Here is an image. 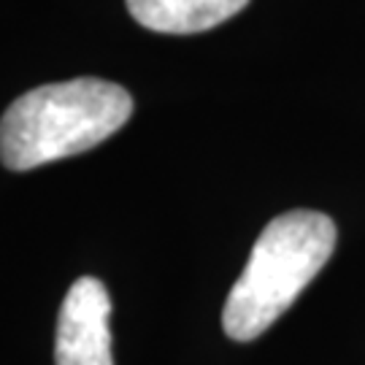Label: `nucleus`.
I'll return each mask as SVG.
<instances>
[{
  "instance_id": "f257e3e1",
  "label": "nucleus",
  "mask_w": 365,
  "mask_h": 365,
  "mask_svg": "<svg viewBox=\"0 0 365 365\" xmlns=\"http://www.w3.org/2000/svg\"><path fill=\"white\" fill-rule=\"evenodd\" d=\"M133 98L114 81L71 78L16 98L0 119V163L33 170L90 152L130 119Z\"/></svg>"
},
{
  "instance_id": "f03ea898",
  "label": "nucleus",
  "mask_w": 365,
  "mask_h": 365,
  "mask_svg": "<svg viewBox=\"0 0 365 365\" xmlns=\"http://www.w3.org/2000/svg\"><path fill=\"white\" fill-rule=\"evenodd\" d=\"M333 249L336 225L327 214L298 209L268 222L225 300V333L233 341L262 336L325 268Z\"/></svg>"
},
{
  "instance_id": "7ed1b4c3",
  "label": "nucleus",
  "mask_w": 365,
  "mask_h": 365,
  "mask_svg": "<svg viewBox=\"0 0 365 365\" xmlns=\"http://www.w3.org/2000/svg\"><path fill=\"white\" fill-rule=\"evenodd\" d=\"M111 298L101 279L81 276L68 289L54 339L57 365H114Z\"/></svg>"
},
{
  "instance_id": "20e7f679",
  "label": "nucleus",
  "mask_w": 365,
  "mask_h": 365,
  "mask_svg": "<svg viewBox=\"0 0 365 365\" xmlns=\"http://www.w3.org/2000/svg\"><path fill=\"white\" fill-rule=\"evenodd\" d=\"M249 0H128V11L138 25L155 33H203L209 27L222 25Z\"/></svg>"
}]
</instances>
